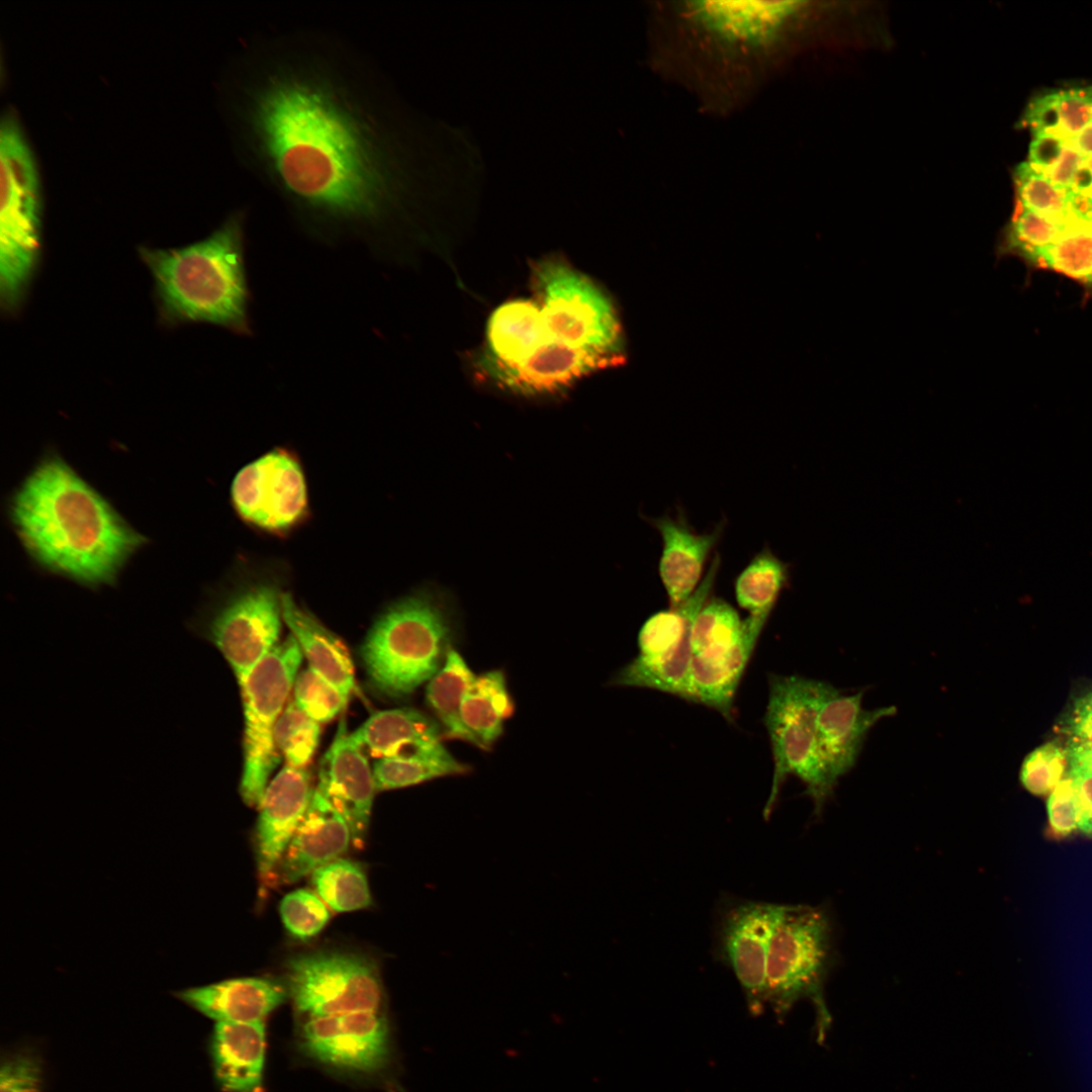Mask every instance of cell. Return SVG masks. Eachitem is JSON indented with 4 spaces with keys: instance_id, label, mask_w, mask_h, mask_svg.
I'll use <instances>...</instances> for the list:
<instances>
[{
    "instance_id": "obj_1",
    "label": "cell",
    "mask_w": 1092,
    "mask_h": 1092,
    "mask_svg": "<svg viewBox=\"0 0 1092 1092\" xmlns=\"http://www.w3.org/2000/svg\"><path fill=\"white\" fill-rule=\"evenodd\" d=\"M235 152L308 237L389 256L407 221L405 143L380 68L299 28L248 42L221 89Z\"/></svg>"
},
{
    "instance_id": "obj_2",
    "label": "cell",
    "mask_w": 1092,
    "mask_h": 1092,
    "mask_svg": "<svg viewBox=\"0 0 1092 1092\" xmlns=\"http://www.w3.org/2000/svg\"><path fill=\"white\" fill-rule=\"evenodd\" d=\"M802 1L654 2L649 51L655 69L687 88L707 111L749 102L778 68Z\"/></svg>"
},
{
    "instance_id": "obj_3",
    "label": "cell",
    "mask_w": 1092,
    "mask_h": 1092,
    "mask_svg": "<svg viewBox=\"0 0 1092 1092\" xmlns=\"http://www.w3.org/2000/svg\"><path fill=\"white\" fill-rule=\"evenodd\" d=\"M10 515L24 548L40 566L88 586L113 582L146 541L55 454L43 458L16 490Z\"/></svg>"
},
{
    "instance_id": "obj_4",
    "label": "cell",
    "mask_w": 1092,
    "mask_h": 1092,
    "mask_svg": "<svg viewBox=\"0 0 1092 1092\" xmlns=\"http://www.w3.org/2000/svg\"><path fill=\"white\" fill-rule=\"evenodd\" d=\"M246 221L247 212L237 209L201 241L175 249L139 248L165 324L206 323L252 334Z\"/></svg>"
},
{
    "instance_id": "obj_5",
    "label": "cell",
    "mask_w": 1092,
    "mask_h": 1092,
    "mask_svg": "<svg viewBox=\"0 0 1092 1092\" xmlns=\"http://www.w3.org/2000/svg\"><path fill=\"white\" fill-rule=\"evenodd\" d=\"M453 633L451 607L439 590L425 586L392 602L360 649L371 686L392 699L411 695L441 668Z\"/></svg>"
},
{
    "instance_id": "obj_6",
    "label": "cell",
    "mask_w": 1092,
    "mask_h": 1092,
    "mask_svg": "<svg viewBox=\"0 0 1092 1092\" xmlns=\"http://www.w3.org/2000/svg\"><path fill=\"white\" fill-rule=\"evenodd\" d=\"M0 303L15 313L40 252L42 199L35 157L15 113L0 123Z\"/></svg>"
},
{
    "instance_id": "obj_7",
    "label": "cell",
    "mask_w": 1092,
    "mask_h": 1092,
    "mask_svg": "<svg viewBox=\"0 0 1092 1092\" xmlns=\"http://www.w3.org/2000/svg\"><path fill=\"white\" fill-rule=\"evenodd\" d=\"M835 962L833 923L827 908L785 904L769 945L766 1005L783 1020L800 1000L810 1001L819 1043L832 1023L825 985Z\"/></svg>"
},
{
    "instance_id": "obj_8",
    "label": "cell",
    "mask_w": 1092,
    "mask_h": 1092,
    "mask_svg": "<svg viewBox=\"0 0 1092 1092\" xmlns=\"http://www.w3.org/2000/svg\"><path fill=\"white\" fill-rule=\"evenodd\" d=\"M290 573L283 560L244 559L206 618L204 633L239 684L276 645Z\"/></svg>"
},
{
    "instance_id": "obj_9",
    "label": "cell",
    "mask_w": 1092,
    "mask_h": 1092,
    "mask_svg": "<svg viewBox=\"0 0 1092 1092\" xmlns=\"http://www.w3.org/2000/svg\"><path fill=\"white\" fill-rule=\"evenodd\" d=\"M832 685L797 675L770 674L764 715L774 758V774L763 817L769 818L789 776L798 778L819 817L833 796L837 782L822 758L817 714L821 703L834 691Z\"/></svg>"
},
{
    "instance_id": "obj_10",
    "label": "cell",
    "mask_w": 1092,
    "mask_h": 1092,
    "mask_svg": "<svg viewBox=\"0 0 1092 1092\" xmlns=\"http://www.w3.org/2000/svg\"><path fill=\"white\" fill-rule=\"evenodd\" d=\"M532 283L552 340L623 362L615 308L586 276L551 257L533 266Z\"/></svg>"
},
{
    "instance_id": "obj_11",
    "label": "cell",
    "mask_w": 1092,
    "mask_h": 1092,
    "mask_svg": "<svg viewBox=\"0 0 1092 1092\" xmlns=\"http://www.w3.org/2000/svg\"><path fill=\"white\" fill-rule=\"evenodd\" d=\"M766 622L740 618L725 600L711 596L691 633L690 674L694 703L733 720L739 682Z\"/></svg>"
},
{
    "instance_id": "obj_12",
    "label": "cell",
    "mask_w": 1092,
    "mask_h": 1092,
    "mask_svg": "<svg viewBox=\"0 0 1092 1092\" xmlns=\"http://www.w3.org/2000/svg\"><path fill=\"white\" fill-rule=\"evenodd\" d=\"M302 651L292 635L276 644L239 684L244 703L243 801L259 806L280 754L274 729L294 686Z\"/></svg>"
},
{
    "instance_id": "obj_13",
    "label": "cell",
    "mask_w": 1092,
    "mask_h": 1092,
    "mask_svg": "<svg viewBox=\"0 0 1092 1092\" xmlns=\"http://www.w3.org/2000/svg\"><path fill=\"white\" fill-rule=\"evenodd\" d=\"M304 1019L381 1010L384 992L376 964L361 953L312 950L290 957L284 983Z\"/></svg>"
},
{
    "instance_id": "obj_14",
    "label": "cell",
    "mask_w": 1092,
    "mask_h": 1092,
    "mask_svg": "<svg viewBox=\"0 0 1092 1092\" xmlns=\"http://www.w3.org/2000/svg\"><path fill=\"white\" fill-rule=\"evenodd\" d=\"M720 564L716 553L691 597L647 619L639 631L637 656L615 674L611 685L653 689L694 702L691 633L698 613L712 596Z\"/></svg>"
},
{
    "instance_id": "obj_15",
    "label": "cell",
    "mask_w": 1092,
    "mask_h": 1092,
    "mask_svg": "<svg viewBox=\"0 0 1092 1092\" xmlns=\"http://www.w3.org/2000/svg\"><path fill=\"white\" fill-rule=\"evenodd\" d=\"M231 502L237 516L260 533L284 538L298 530L310 514L298 456L276 447L245 465L233 479Z\"/></svg>"
},
{
    "instance_id": "obj_16",
    "label": "cell",
    "mask_w": 1092,
    "mask_h": 1092,
    "mask_svg": "<svg viewBox=\"0 0 1092 1092\" xmlns=\"http://www.w3.org/2000/svg\"><path fill=\"white\" fill-rule=\"evenodd\" d=\"M784 907L726 895L716 908L713 956L733 973L754 1015L766 1006L769 945Z\"/></svg>"
},
{
    "instance_id": "obj_17",
    "label": "cell",
    "mask_w": 1092,
    "mask_h": 1092,
    "mask_svg": "<svg viewBox=\"0 0 1092 1092\" xmlns=\"http://www.w3.org/2000/svg\"><path fill=\"white\" fill-rule=\"evenodd\" d=\"M300 1053L338 1073L373 1077L393 1062V1041L382 1010L307 1018L297 1032Z\"/></svg>"
},
{
    "instance_id": "obj_18",
    "label": "cell",
    "mask_w": 1092,
    "mask_h": 1092,
    "mask_svg": "<svg viewBox=\"0 0 1092 1092\" xmlns=\"http://www.w3.org/2000/svg\"><path fill=\"white\" fill-rule=\"evenodd\" d=\"M621 363L553 340L523 362L507 363L485 353L479 365L497 386L524 396H540L559 393L593 372Z\"/></svg>"
},
{
    "instance_id": "obj_19",
    "label": "cell",
    "mask_w": 1092,
    "mask_h": 1092,
    "mask_svg": "<svg viewBox=\"0 0 1092 1092\" xmlns=\"http://www.w3.org/2000/svg\"><path fill=\"white\" fill-rule=\"evenodd\" d=\"M343 815L352 832V844L362 847L369 828L376 791L373 768L365 751L339 724L334 741L322 758L315 788Z\"/></svg>"
},
{
    "instance_id": "obj_20",
    "label": "cell",
    "mask_w": 1092,
    "mask_h": 1092,
    "mask_svg": "<svg viewBox=\"0 0 1092 1092\" xmlns=\"http://www.w3.org/2000/svg\"><path fill=\"white\" fill-rule=\"evenodd\" d=\"M313 790L305 768L285 765L268 784L258 806L255 852L258 874L268 881L303 818Z\"/></svg>"
},
{
    "instance_id": "obj_21",
    "label": "cell",
    "mask_w": 1092,
    "mask_h": 1092,
    "mask_svg": "<svg viewBox=\"0 0 1092 1092\" xmlns=\"http://www.w3.org/2000/svg\"><path fill=\"white\" fill-rule=\"evenodd\" d=\"M352 843L351 829L337 808L315 788L308 808L273 875L292 884L341 857Z\"/></svg>"
},
{
    "instance_id": "obj_22",
    "label": "cell",
    "mask_w": 1092,
    "mask_h": 1092,
    "mask_svg": "<svg viewBox=\"0 0 1092 1092\" xmlns=\"http://www.w3.org/2000/svg\"><path fill=\"white\" fill-rule=\"evenodd\" d=\"M863 692L843 695L836 689L820 705L817 734L824 763L834 781L851 770L871 729L896 714L895 706L862 708Z\"/></svg>"
},
{
    "instance_id": "obj_23",
    "label": "cell",
    "mask_w": 1092,
    "mask_h": 1092,
    "mask_svg": "<svg viewBox=\"0 0 1092 1092\" xmlns=\"http://www.w3.org/2000/svg\"><path fill=\"white\" fill-rule=\"evenodd\" d=\"M648 521L661 537L658 571L669 608H674L700 585L706 563L723 534L724 524L720 523L710 532L697 533L679 515Z\"/></svg>"
},
{
    "instance_id": "obj_24",
    "label": "cell",
    "mask_w": 1092,
    "mask_h": 1092,
    "mask_svg": "<svg viewBox=\"0 0 1092 1092\" xmlns=\"http://www.w3.org/2000/svg\"><path fill=\"white\" fill-rule=\"evenodd\" d=\"M176 996L215 1022H265L288 997L284 984L266 978H236L180 990Z\"/></svg>"
},
{
    "instance_id": "obj_25",
    "label": "cell",
    "mask_w": 1092,
    "mask_h": 1092,
    "mask_svg": "<svg viewBox=\"0 0 1092 1092\" xmlns=\"http://www.w3.org/2000/svg\"><path fill=\"white\" fill-rule=\"evenodd\" d=\"M265 1022H215L210 1056L224 1092H262L266 1057Z\"/></svg>"
},
{
    "instance_id": "obj_26",
    "label": "cell",
    "mask_w": 1092,
    "mask_h": 1092,
    "mask_svg": "<svg viewBox=\"0 0 1092 1092\" xmlns=\"http://www.w3.org/2000/svg\"><path fill=\"white\" fill-rule=\"evenodd\" d=\"M282 618L305 655L309 668L349 699L355 689L351 657L341 640L289 592L282 596Z\"/></svg>"
},
{
    "instance_id": "obj_27",
    "label": "cell",
    "mask_w": 1092,
    "mask_h": 1092,
    "mask_svg": "<svg viewBox=\"0 0 1092 1092\" xmlns=\"http://www.w3.org/2000/svg\"><path fill=\"white\" fill-rule=\"evenodd\" d=\"M351 735L365 753L377 759L406 754L441 742L440 725L413 708L377 712Z\"/></svg>"
},
{
    "instance_id": "obj_28",
    "label": "cell",
    "mask_w": 1092,
    "mask_h": 1092,
    "mask_svg": "<svg viewBox=\"0 0 1092 1092\" xmlns=\"http://www.w3.org/2000/svg\"><path fill=\"white\" fill-rule=\"evenodd\" d=\"M492 357L520 363L553 341L537 302L517 299L504 303L491 314L486 329Z\"/></svg>"
},
{
    "instance_id": "obj_29",
    "label": "cell",
    "mask_w": 1092,
    "mask_h": 1092,
    "mask_svg": "<svg viewBox=\"0 0 1092 1092\" xmlns=\"http://www.w3.org/2000/svg\"><path fill=\"white\" fill-rule=\"evenodd\" d=\"M1021 121L1032 136L1073 139L1092 121V86L1041 91L1029 100Z\"/></svg>"
},
{
    "instance_id": "obj_30",
    "label": "cell",
    "mask_w": 1092,
    "mask_h": 1092,
    "mask_svg": "<svg viewBox=\"0 0 1092 1092\" xmlns=\"http://www.w3.org/2000/svg\"><path fill=\"white\" fill-rule=\"evenodd\" d=\"M513 712L505 673L499 669L477 675L461 704L462 722L481 749H487L500 736Z\"/></svg>"
},
{
    "instance_id": "obj_31",
    "label": "cell",
    "mask_w": 1092,
    "mask_h": 1092,
    "mask_svg": "<svg viewBox=\"0 0 1092 1092\" xmlns=\"http://www.w3.org/2000/svg\"><path fill=\"white\" fill-rule=\"evenodd\" d=\"M475 677L463 657L450 648L443 665L427 686L426 700L443 727L446 737L463 740L480 748L478 741L466 729L461 719L464 694Z\"/></svg>"
},
{
    "instance_id": "obj_32",
    "label": "cell",
    "mask_w": 1092,
    "mask_h": 1092,
    "mask_svg": "<svg viewBox=\"0 0 1092 1092\" xmlns=\"http://www.w3.org/2000/svg\"><path fill=\"white\" fill-rule=\"evenodd\" d=\"M468 770V765L459 762L441 742L406 754L379 758L373 765L377 792L463 775Z\"/></svg>"
},
{
    "instance_id": "obj_33",
    "label": "cell",
    "mask_w": 1092,
    "mask_h": 1092,
    "mask_svg": "<svg viewBox=\"0 0 1092 1092\" xmlns=\"http://www.w3.org/2000/svg\"><path fill=\"white\" fill-rule=\"evenodd\" d=\"M789 578L790 566L764 547L736 577V602L747 617L767 622Z\"/></svg>"
},
{
    "instance_id": "obj_34",
    "label": "cell",
    "mask_w": 1092,
    "mask_h": 1092,
    "mask_svg": "<svg viewBox=\"0 0 1092 1092\" xmlns=\"http://www.w3.org/2000/svg\"><path fill=\"white\" fill-rule=\"evenodd\" d=\"M1013 181L1015 204L1053 220L1059 225L1060 234L1072 222L1085 217L1078 212L1071 191L1057 186L1027 161L1014 168Z\"/></svg>"
},
{
    "instance_id": "obj_35",
    "label": "cell",
    "mask_w": 1092,
    "mask_h": 1092,
    "mask_svg": "<svg viewBox=\"0 0 1092 1092\" xmlns=\"http://www.w3.org/2000/svg\"><path fill=\"white\" fill-rule=\"evenodd\" d=\"M1069 277L1092 296V218L1067 228L1031 264Z\"/></svg>"
},
{
    "instance_id": "obj_36",
    "label": "cell",
    "mask_w": 1092,
    "mask_h": 1092,
    "mask_svg": "<svg viewBox=\"0 0 1092 1092\" xmlns=\"http://www.w3.org/2000/svg\"><path fill=\"white\" fill-rule=\"evenodd\" d=\"M310 876L312 890L333 912H352L371 905L366 874L356 861L339 857Z\"/></svg>"
},
{
    "instance_id": "obj_37",
    "label": "cell",
    "mask_w": 1092,
    "mask_h": 1092,
    "mask_svg": "<svg viewBox=\"0 0 1092 1092\" xmlns=\"http://www.w3.org/2000/svg\"><path fill=\"white\" fill-rule=\"evenodd\" d=\"M1028 164L1062 189L1071 191L1088 158L1071 139L1054 134L1032 136Z\"/></svg>"
},
{
    "instance_id": "obj_38",
    "label": "cell",
    "mask_w": 1092,
    "mask_h": 1092,
    "mask_svg": "<svg viewBox=\"0 0 1092 1092\" xmlns=\"http://www.w3.org/2000/svg\"><path fill=\"white\" fill-rule=\"evenodd\" d=\"M320 724L293 700L287 703L274 729V742L286 765L305 768L318 743Z\"/></svg>"
},
{
    "instance_id": "obj_39",
    "label": "cell",
    "mask_w": 1092,
    "mask_h": 1092,
    "mask_svg": "<svg viewBox=\"0 0 1092 1092\" xmlns=\"http://www.w3.org/2000/svg\"><path fill=\"white\" fill-rule=\"evenodd\" d=\"M1070 756L1066 744L1058 739L1033 749L1023 760L1019 779L1032 795L1046 796L1067 775Z\"/></svg>"
},
{
    "instance_id": "obj_40",
    "label": "cell",
    "mask_w": 1092,
    "mask_h": 1092,
    "mask_svg": "<svg viewBox=\"0 0 1092 1092\" xmlns=\"http://www.w3.org/2000/svg\"><path fill=\"white\" fill-rule=\"evenodd\" d=\"M279 912L286 930L298 939L313 937L331 918V909L309 889H297L285 895Z\"/></svg>"
},
{
    "instance_id": "obj_41",
    "label": "cell",
    "mask_w": 1092,
    "mask_h": 1092,
    "mask_svg": "<svg viewBox=\"0 0 1092 1092\" xmlns=\"http://www.w3.org/2000/svg\"><path fill=\"white\" fill-rule=\"evenodd\" d=\"M293 696V702L318 723L335 718L348 702L335 686L309 667L297 674Z\"/></svg>"
},
{
    "instance_id": "obj_42",
    "label": "cell",
    "mask_w": 1092,
    "mask_h": 1092,
    "mask_svg": "<svg viewBox=\"0 0 1092 1092\" xmlns=\"http://www.w3.org/2000/svg\"><path fill=\"white\" fill-rule=\"evenodd\" d=\"M1046 809L1050 833L1054 838L1062 839L1080 831L1083 810L1068 772L1049 795Z\"/></svg>"
},
{
    "instance_id": "obj_43",
    "label": "cell",
    "mask_w": 1092,
    "mask_h": 1092,
    "mask_svg": "<svg viewBox=\"0 0 1092 1092\" xmlns=\"http://www.w3.org/2000/svg\"><path fill=\"white\" fill-rule=\"evenodd\" d=\"M1066 746L1092 747V687L1076 694L1057 724Z\"/></svg>"
},
{
    "instance_id": "obj_44",
    "label": "cell",
    "mask_w": 1092,
    "mask_h": 1092,
    "mask_svg": "<svg viewBox=\"0 0 1092 1092\" xmlns=\"http://www.w3.org/2000/svg\"><path fill=\"white\" fill-rule=\"evenodd\" d=\"M40 1067L29 1055L5 1059L0 1069V1092H39Z\"/></svg>"
},
{
    "instance_id": "obj_45",
    "label": "cell",
    "mask_w": 1092,
    "mask_h": 1092,
    "mask_svg": "<svg viewBox=\"0 0 1092 1092\" xmlns=\"http://www.w3.org/2000/svg\"><path fill=\"white\" fill-rule=\"evenodd\" d=\"M1068 775L1073 781L1083 810L1081 829L1087 821L1092 819V770L1070 764Z\"/></svg>"
},
{
    "instance_id": "obj_46",
    "label": "cell",
    "mask_w": 1092,
    "mask_h": 1092,
    "mask_svg": "<svg viewBox=\"0 0 1092 1092\" xmlns=\"http://www.w3.org/2000/svg\"><path fill=\"white\" fill-rule=\"evenodd\" d=\"M1071 192L1092 202V156H1088Z\"/></svg>"
},
{
    "instance_id": "obj_47",
    "label": "cell",
    "mask_w": 1092,
    "mask_h": 1092,
    "mask_svg": "<svg viewBox=\"0 0 1092 1092\" xmlns=\"http://www.w3.org/2000/svg\"><path fill=\"white\" fill-rule=\"evenodd\" d=\"M1070 764L1082 766L1092 770V747L1070 746L1068 747Z\"/></svg>"
},
{
    "instance_id": "obj_48",
    "label": "cell",
    "mask_w": 1092,
    "mask_h": 1092,
    "mask_svg": "<svg viewBox=\"0 0 1092 1092\" xmlns=\"http://www.w3.org/2000/svg\"><path fill=\"white\" fill-rule=\"evenodd\" d=\"M1071 140L1081 153L1092 156V121Z\"/></svg>"
},
{
    "instance_id": "obj_49",
    "label": "cell",
    "mask_w": 1092,
    "mask_h": 1092,
    "mask_svg": "<svg viewBox=\"0 0 1092 1092\" xmlns=\"http://www.w3.org/2000/svg\"><path fill=\"white\" fill-rule=\"evenodd\" d=\"M1081 832L1092 836V819L1087 821L1080 829Z\"/></svg>"
}]
</instances>
